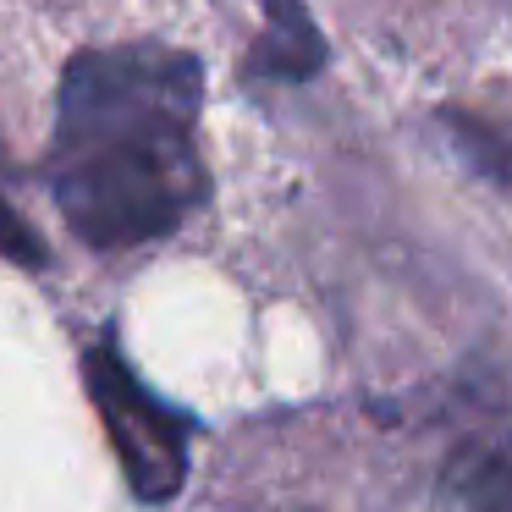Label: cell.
I'll use <instances>...</instances> for the list:
<instances>
[{
	"label": "cell",
	"mask_w": 512,
	"mask_h": 512,
	"mask_svg": "<svg viewBox=\"0 0 512 512\" xmlns=\"http://www.w3.org/2000/svg\"><path fill=\"white\" fill-rule=\"evenodd\" d=\"M452 490L468 512H512V408H496L457 441Z\"/></svg>",
	"instance_id": "obj_4"
},
{
	"label": "cell",
	"mask_w": 512,
	"mask_h": 512,
	"mask_svg": "<svg viewBox=\"0 0 512 512\" xmlns=\"http://www.w3.org/2000/svg\"><path fill=\"white\" fill-rule=\"evenodd\" d=\"M0 259H12V265H23V270H45V259H50L45 243H39V232L6 199H0Z\"/></svg>",
	"instance_id": "obj_6"
},
{
	"label": "cell",
	"mask_w": 512,
	"mask_h": 512,
	"mask_svg": "<svg viewBox=\"0 0 512 512\" xmlns=\"http://www.w3.org/2000/svg\"><path fill=\"white\" fill-rule=\"evenodd\" d=\"M325 67V39L303 0H265V28L248 45L243 78L254 83H303Z\"/></svg>",
	"instance_id": "obj_3"
},
{
	"label": "cell",
	"mask_w": 512,
	"mask_h": 512,
	"mask_svg": "<svg viewBox=\"0 0 512 512\" xmlns=\"http://www.w3.org/2000/svg\"><path fill=\"white\" fill-rule=\"evenodd\" d=\"M83 380L100 408V424L116 446L127 485L138 501H171L188 479V446H193V419L160 402L133 369L122 364L116 347H89L83 358Z\"/></svg>",
	"instance_id": "obj_2"
},
{
	"label": "cell",
	"mask_w": 512,
	"mask_h": 512,
	"mask_svg": "<svg viewBox=\"0 0 512 512\" xmlns=\"http://www.w3.org/2000/svg\"><path fill=\"white\" fill-rule=\"evenodd\" d=\"M446 127H452L457 149H463V160L479 177L512 188V138H501L496 127H485L479 116H463V111H446Z\"/></svg>",
	"instance_id": "obj_5"
},
{
	"label": "cell",
	"mask_w": 512,
	"mask_h": 512,
	"mask_svg": "<svg viewBox=\"0 0 512 512\" xmlns=\"http://www.w3.org/2000/svg\"><path fill=\"white\" fill-rule=\"evenodd\" d=\"M204 67L171 45L83 50L61 72L45 182L89 248L171 237L210 193L199 155Z\"/></svg>",
	"instance_id": "obj_1"
}]
</instances>
